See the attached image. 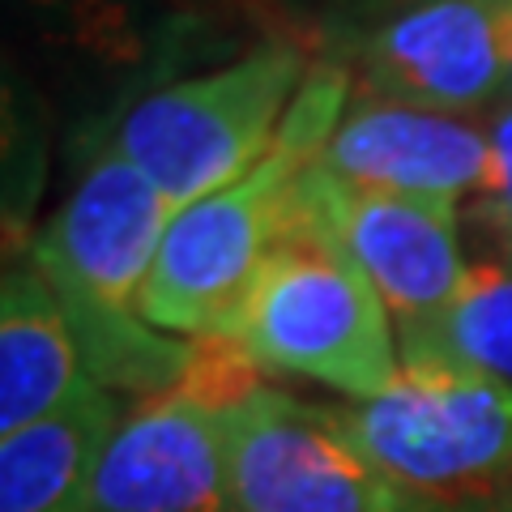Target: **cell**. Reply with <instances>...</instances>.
<instances>
[{
	"label": "cell",
	"mask_w": 512,
	"mask_h": 512,
	"mask_svg": "<svg viewBox=\"0 0 512 512\" xmlns=\"http://www.w3.org/2000/svg\"><path fill=\"white\" fill-rule=\"evenodd\" d=\"M171 218L175 205L158 184L107 146L26 252L69 316L86 372L120 397L167 393L197 359L192 342L154 329L141 312Z\"/></svg>",
	"instance_id": "cell-1"
},
{
	"label": "cell",
	"mask_w": 512,
	"mask_h": 512,
	"mask_svg": "<svg viewBox=\"0 0 512 512\" xmlns=\"http://www.w3.org/2000/svg\"><path fill=\"white\" fill-rule=\"evenodd\" d=\"M350 103L342 64H316L274 146L227 188L175 210L154 256L141 312L184 342H235L261 269L291 231L303 175Z\"/></svg>",
	"instance_id": "cell-2"
},
{
	"label": "cell",
	"mask_w": 512,
	"mask_h": 512,
	"mask_svg": "<svg viewBox=\"0 0 512 512\" xmlns=\"http://www.w3.org/2000/svg\"><path fill=\"white\" fill-rule=\"evenodd\" d=\"M235 346L265 372L325 384L350 402L389 389L402 372L389 308L303 188L291 231L244 308Z\"/></svg>",
	"instance_id": "cell-3"
},
{
	"label": "cell",
	"mask_w": 512,
	"mask_h": 512,
	"mask_svg": "<svg viewBox=\"0 0 512 512\" xmlns=\"http://www.w3.org/2000/svg\"><path fill=\"white\" fill-rule=\"evenodd\" d=\"M303 82L308 64L295 43H261L133 103L111 128V150L137 163L184 210L239 180L274 146Z\"/></svg>",
	"instance_id": "cell-4"
},
{
	"label": "cell",
	"mask_w": 512,
	"mask_h": 512,
	"mask_svg": "<svg viewBox=\"0 0 512 512\" xmlns=\"http://www.w3.org/2000/svg\"><path fill=\"white\" fill-rule=\"evenodd\" d=\"M329 410L376 470L427 500L512 478V380L402 367L389 389Z\"/></svg>",
	"instance_id": "cell-5"
},
{
	"label": "cell",
	"mask_w": 512,
	"mask_h": 512,
	"mask_svg": "<svg viewBox=\"0 0 512 512\" xmlns=\"http://www.w3.org/2000/svg\"><path fill=\"white\" fill-rule=\"evenodd\" d=\"M239 512H414V495L342 436L329 406L244 384L227 397Z\"/></svg>",
	"instance_id": "cell-6"
},
{
	"label": "cell",
	"mask_w": 512,
	"mask_h": 512,
	"mask_svg": "<svg viewBox=\"0 0 512 512\" xmlns=\"http://www.w3.org/2000/svg\"><path fill=\"white\" fill-rule=\"evenodd\" d=\"M201 380L128 410L94 474L86 512H239L227 453V397Z\"/></svg>",
	"instance_id": "cell-7"
},
{
	"label": "cell",
	"mask_w": 512,
	"mask_h": 512,
	"mask_svg": "<svg viewBox=\"0 0 512 512\" xmlns=\"http://www.w3.org/2000/svg\"><path fill=\"white\" fill-rule=\"evenodd\" d=\"M303 197L329 222L393 316L397 338L431 325L466 282L457 201L372 192L333 180L316 163L303 175Z\"/></svg>",
	"instance_id": "cell-8"
},
{
	"label": "cell",
	"mask_w": 512,
	"mask_h": 512,
	"mask_svg": "<svg viewBox=\"0 0 512 512\" xmlns=\"http://www.w3.org/2000/svg\"><path fill=\"white\" fill-rule=\"evenodd\" d=\"M367 99L444 116L500 107L508 86V0H410L359 47Z\"/></svg>",
	"instance_id": "cell-9"
},
{
	"label": "cell",
	"mask_w": 512,
	"mask_h": 512,
	"mask_svg": "<svg viewBox=\"0 0 512 512\" xmlns=\"http://www.w3.org/2000/svg\"><path fill=\"white\" fill-rule=\"evenodd\" d=\"M487 158V128H478L470 116H444L359 94L320 146L316 167L355 188L461 205L483 188Z\"/></svg>",
	"instance_id": "cell-10"
},
{
	"label": "cell",
	"mask_w": 512,
	"mask_h": 512,
	"mask_svg": "<svg viewBox=\"0 0 512 512\" xmlns=\"http://www.w3.org/2000/svg\"><path fill=\"white\" fill-rule=\"evenodd\" d=\"M94 376L60 299L30 261L0 282V436H13L73 402Z\"/></svg>",
	"instance_id": "cell-11"
},
{
	"label": "cell",
	"mask_w": 512,
	"mask_h": 512,
	"mask_svg": "<svg viewBox=\"0 0 512 512\" xmlns=\"http://www.w3.org/2000/svg\"><path fill=\"white\" fill-rule=\"evenodd\" d=\"M124 414L120 393L90 380L64 410L0 436V512H86Z\"/></svg>",
	"instance_id": "cell-12"
},
{
	"label": "cell",
	"mask_w": 512,
	"mask_h": 512,
	"mask_svg": "<svg viewBox=\"0 0 512 512\" xmlns=\"http://www.w3.org/2000/svg\"><path fill=\"white\" fill-rule=\"evenodd\" d=\"M402 367H461L512 380V265L474 261L431 325L397 338Z\"/></svg>",
	"instance_id": "cell-13"
},
{
	"label": "cell",
	"mask_w": 512,
	"mask_h": 512,
	"mask_svg": "<svg viewBox=\"0 0 512 512\" xmlns=\"http://www.w3.org/2000/svg\"><path fill=\"white\" fill-rule=\"evenodd\" d=\"M487 141H491V158H487V180L478 188V218L483 227L495 231L508 248L512 265V103H500L487 124Z\"/></svg>",
	"instance_id": "cell-14"
},
{
	"label": "cell",
	"mask_w": 512,
	"mask_h": 512,
	"mask_svg": "<svg viewBox=\"0 0 512 512\" xmlns=\"http://www.w3.org/2000/svg\"><path fill=\"white\" fill-rule=\"evenodd\" d=\"M414 512H512V478L495 487L461 491V495H431Z\"/></svg>",
	"instance_id": "cell-15"
},
{
	"label": "cell",
	"mask_w": 512,
	"mask_h": 512,
	"mask_svg": "<svg viewBox=\"0 0 512 512\" xmlns=\"http://www.w3.org/2000/svg\"><path fill=\"white\" fill-rule=\"evenodd\" d=\"M504 103H512V0H508V86H504Z\"/></svg>",
	"instance_id": "cell-16"
},
{
	"label": "cell",
	"mask_w": 512,
	"mask_h": 512,
	"mask_svg": "<svg viewBox=\"0 0 512 512\" xmlns=\"http://www.w3.org/2000/svg\"><path fill=\"white\" fill-rule=\"evenodd\" d=\"M406 5H410V0H406Z\"/></svg>",
	"instance_id": "cell-17"
}]
</instances>
